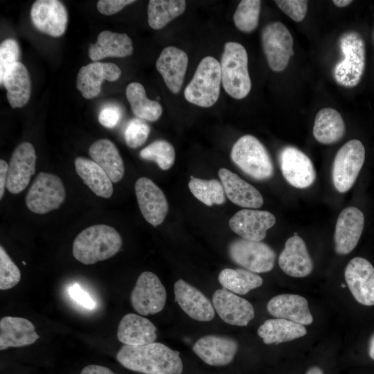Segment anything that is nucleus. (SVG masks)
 I'll list each match as a JSON object with an SVG mask.
<instances>
[{"instance_id":"4","label":"nucleus","mask_w":374,"mask_h":374,"mask_svg":"<svg viewBox=\"0 0 374 374\" xmlns=\"http://www.w3.org/2000/svg\"><path fill=\"white\" fill-rule=\"evenodd\" d=\"M221 82L220 64L213 57L206 56L200 61L186 86L185 98L199 107H211L218 100Z\"/></svg>"},{"instance_id":"34","label":"nucleus","mask_w":374,"mask_h":374,"mask_svg":"<svg viewBox=\"0 0 374 374\" xmlns=\"http://www.w3.org/2000/svg\"><path fill=\"white\" fill-rule=\"evenodd\" d=\"M345 123L341 114L332 108H323L317 114L313 135L322 144L339 141L344 135Z\"/></svg>"},{"instance_id":"1","label":"nucleus","mask_w":374,"mask_h":374,"mask_svg":"<svg viewBox=\"0 0 374 374\" xmlns=\"http://www.w3.org/2000/svg\"><path fill=\"white\" fill-rule=\"evenodd\" d=\"M116 358L125 368L143 374H181L184 368L179 353L160 342L124 345Z\"/></svg>"},{"instance_id":"52","label":"nucleus","mask_w":374,"mask_h":374,"mask_svg":"<svg viewBox=\"0 0 374 374\" xmlns=\"http://www.w3.org/2000/svg\"><path fill=\"white\" fill-rule=\"evenodd\" d=\"M305 374H323V372L319 367L313 366L308 369Z\"/></svg>"},{"instance_id":"9","label":"nucleus","mask_w":374,"mask_h":374,"mask_svg":"<svg viewBox=\"0 0 374 374\" xmlns=\"http://www.w3.org/2000/svg\"><path fill=\"white\" fill-rule=\"evenodd\" d=\"M229 256L235 264L254 273L271 271L276 260L274 251L267 244L239 238L228 247Z\"/></svg>"},{"instance_id":"22","label":"nucleus","mask_w":374,"mask_h":374,"mask_svg":"<svg viewBox=\"0 0 374 374\" xmlns=\"http://www.w3.org/2000/svg\"><path fill=\"white\" fill-rule=\"evenodd\" d=\"M121 74L120 68L115 64L93 62L80 68L76 87L84 98L91 99L100 93L101 84L105 80L116 81Z\"/></svg>"},{"instance_id":"47","label":"nucleus","mask_w":374,"mask_h":374,"mask_svg":"<svg viewBox=\"0 0 374 374\" xmlns=\"http://www.w3.org/2000/svg\"><path fill=\"white\" fill-rule=\"evenodd\" d=\"M69 292L71 298L84 308L93 309L96 306L94 301L78 285L71 286Z\"/></svg>"},{"instance_id":"50","label":"nucleus","mask_w":374,"mask_h":374,"mask_svg":"<svg viewBox=\"0 0 374 374\" xmlns=\"http://www.w3.org/2000/svg\"><path fill=\"white\" fill-rule=\"evenodd\" d=\"M368 354L371 358L374 360V334L372 335L369 341Z\"/></svg>"},{"instance_id":"13","label":"nucleus","mask_w":374,"mask_h":374,"mask_svg":"<svg viewBox=\"0 0 374 374\" xmlns=\"http://www.w3.org/2000/svg\"><path fill=\"white\" fill-rule=\"evenodd\" d=\"M135 194L145 220L154 226L161 224L168 211L163 192L151 179L141 177L135 183Z\"/></svg>"},{"instance_id":"5","label":"nucleus","mask_w":374,"mask_h":374,"mask_svg":"<svg viewBox=\"0 0 374 374\" xmlns=\"http://www.w3.org/2000/svg\"><path fill=\"white\" fill-rule=\"evenodd\" d=\"M231 158L242 172L254 179L265 180L273 176L274 166L267 150L252 135H244L234 143Z\"/></svg>"},{"instance_id":"16","label":"nucleus","mask_w":374,"mask_h":374,"mask_svg":"<svg viewBox=\"0 0 374 374\" xmlns=\"http://www.w3.org/2000/svg\"><path fill=\"white\" fill-rule=\"evenodd\" d=\"M34 26L40 32L52 37H60L66 30L68 13L58 0H37L30 10Z\"/></svg>"},{"instance_id":"40","label":"nucleus","mask_w":374,"mask_h":374,"mask_svg":"<svg viewBox=\"0 0 374 374\" xmlns=\"http://www.w3.org/2000/svg\"><path fill=\"white\" fill-rule=\"evenodd\" d=\"M140 157L145 160L153 161L163 170L172 167L175 160L174 147L164 140H157L140 152Z\"/></svg>"},{"instance_id":"14","label":"nucleus","mask_w":374,"mask_h":374,"mask_svg":"<svg viewBox=\"0 0 374 374\" xmlns=\"http://www.w3.org/2000/svg\"><path fill=\"white\" fill-rule=\"evenodd\" d=\"M345 279L354 298L359 303L374 305V267L362 257L353 258L345 269Z\"/></svg>"},{"instance_id":"43","label":"nucleus","mask_w":374,"mask_h":374,"mask_svg":"<svg viewBox=\"0 0 374 374\" xmlns=\"http://www.w3.org/2000/svg\"><path fill=\"white\" fill-rule=\"evenodd\" d=\"M20 49L17 42L8 38L0 45V80L2 79L8 69L19 62Z\"/></svg>"},{"instance_id":"41","label":"nucleus","mask_w":374,"mask_h":374,"mask_svg":"<svg viewBox=\"0 0 374 374\" xmlns=\"http://www.w3.org/2000/svg\"><path fill=\"white\" fill-rule=\"evenodd\" d=\"M21 279L17 266L11 260L2 245L0 246V289L6 290L15 286Z\"/></svg>"},{"instance_id":"36","label":"nucleus","mask_w":374,"mask_h":374,"mask_svg":"<svg viewBox=\"0 0 374 374\" xmlns=\"http://www.w3.org/2000/svg\"><path fill=\"white\" fill-rule=\"evenodd\" d=\"M224 289L235 294L244 295L262 285V278L256 273L244 269L225 268L218 275Z\"/></svg>"},{"instance_id":"26","label":"nucleus","mask_w":374,"mask_h":374,"mask_svg":"<svg viewBox=\"0 0 374 374\" xmlns=\"http://www.w3.org/2000/svg\"><path fill=\"white\" fill-rule=\"evenodd\" d=\"M267 310L276 318L287 319L303 326L310 325L313 321L308 301L298 294L277 295L269 300Z\"/></svg>"},{"instance_id":"19","label":"nucleus","mask_w":374,"mask_h":374,"mask_svg":"<svg viewBox=\"0 0 374 374\" xmlns=\"http://www.w3.org/2000/svg\"><path fill=\"white\" fill-rule=\"evenodd\" d=\"M364 226V216L357 208L349 206L339 214L334 235L335 249L340 255L350 253L357 246Z\"/></svg>"},{"instance_id":"23","label":"nucleus","mask_w":374,"mask_h":374,"mask_svg":"<svg viewBox=\"0 0 374 374\" xmlns=\"http://www.w3.org/2000/svg\"><path fill=\"white\" fill-rule=\"evenodd\" d=\"M188 62L186 53L175 46L163 48L157 60V69L173 93H179L183 85Z\"/></svg>"},{"instance_id":"51","label":"nucleus","mask_w":374,"mask_h":374,"mask_svg":"<svg viewBox=\"0 0 374 374\" xmlns=\"http://www.w3.org/2000/svg\"><path fill=\"white\" fill-rule=\"evenodd\" d=\"M332 3L337 7L343 8L346 6H348L350 3H352V1L350 0H334L332 1Z\"/></svg>"},{"instance_id":"45","label":"nucleus","mask_w":374,"mask_h":374,"mask_svg":"<svg viewBox=\"0 0 374 374\" xmlns=\"http://www.w3.org/2000/svg\"><path fill=\"white\" fill-rule=\"evenodd\" d=\"M121 118L120 108L115 105H107L104 107L99 115V123L105 127L112 128L117 125Z\"/></svg>"},{"instance_id":"11","label":"nucleus","mask_w":374,"mask_h":374,"mask_svg":"<svg viewBox=\"0 0 374 374\" xmlns=\"http://www.w3.org/2000/svg\"><path fill=\"white\" fill-rule=\"evenodd\" d=\"M166 297L165 287L158 276L146 271L138 277L130 294V302L136 312L146 316L160 312Z\"/></svg>"},{"instance_id":"20","label":"nucleus","mask_w":374,"mask_h":374,"mask_svg":"<svg viewBox=\"0 0 374 374\" xmlns=\"http://www.w3.org/2000/svg\"><path fill=\"white\" fill-rule=\"evenodd\" d=\"M276 223L274 215L266 211L242 209L229 220L231 229L242 238L261 241Z\"/></svg>"},{"instance_id":"32","label":"nucleus","mask_w":374,"mask_h":374,"mask_svg":"<svg viewBox=\"0 0 374 374\" xmlns=\"http://www.w3.org/2000/svg\"><path fill=\"white\" fill-rule=\"evenodd\" d=\"M306 334L303 325L280 318L267 319L258 329V335L266 344L292 341Z\"/></svg>"},{"instance_id":"30","label":"nucleus","mask_w":374,"mask_h":374,"mask_svg":"<svg viewBox=\"0 0 374 374\" xmlns=\"http://www.w3.org/2000/svg\"><path fill=\"white\" fill-rule=\"evenodd\" d=\"M132 42L125 33L103 30L98 36L97 42L89 49V56L93 62L107 57H124L132 55Z\"/></svg>"},{"instance_id":"10","label":"nucleus","mask_w":374,"mask_h":374,"mask_svg":"<svg viewBox=\"0 0 374 374\" xmlns=\"http://www.w3.org/2000/svg\"><path fill=\"white\" fill-rule=\"evenodd\" d=\"M261 39L271 69L283 71L294 54L293 38L288 29L280 21L271 22L262 29Z\"/></svg>"},{"instance_id":"17","label":"nucleus","mask_w":374,"mask_h":374,"mask_svg":"<svg viewBox=\"0 0 374 374\" xmlns=\"http://www.w3.org/2000/svg\"><path fill=\"white\" fill-rule=\"evenodd\" d=\"M238 341L230 337L207 335L193 345V351L206 364L222 366L230 364L238 351Z\"/></svg>"},{"instance_id":"42","label":"nucleus","mask_w":374,"mask_h":374,"mask_svg":"<svg viewBox=\"0 0 374 374\" xmlns=\"http://www.w3.org/2000/svg\"><path fill=\"white\" fill-rule=\"evenodd\" d=\"M149 125L140 118H133L127 125L124 138L131 148H137L145 143L150 134Z\"/></svg>"},{"instance_id":"12","label":"nucleus","mask_w":374,"mask_h":374,"mask_svg":"<svg viewBox=\"0 0 374 374\" xmlns=\"http://www.w3.org/2000/svg\"><path fill=\"white\" fill-rule=\"evenodd\" d=\"M279 163L284 178L295 188H308L316 179V172L311 160L295 147L286 146L281 150Z\"/></svg>"},{"instance_id":"27","label":"nucleus","mask_w":374,"mask_h":374,"mask_svg":"<svg viewBox=\"0 0 374 374\" xmlns=\"http://www.w3.org/2000/svg\"><path fill=\"white\" fill-rule=\"evenodd\" d=\"M39 336L29 320L6 316L0 320V350L22 347L34 344Z\"/></svg>"},{"instance_id":"25","label":"nucleus","mask_w":374,"mask_h":374,"mask_svg":"<svg viewBox=\"0 0 374 374\" xmlns=\"http://www.w3.org/2000/svg\"><path fill=\"white\" fill-rule=\"evenodd\" d=\"M218 175L226 197L233 204L243 208L262 206V196L252 185L226 168L220 169Z\"/></svg>"},{"instance_id":"53","label":"nucleus","mask_w":374,"mask_h":374,"mask_svg":"<svg viewBox=\"0 0 374 374\" xmlns=\"http://www.w3.org/2000/svg\"><path fill=\"white\" fill-rule=\"evenodd\" d=\"M346 285L344 284H341V287H344Z\"/></svg>"},{"instance_id":"3","label":"nucleus","mask_w":374,"mask_h":374,"mask_svg":"<svg viewBox=\"0 0 374 374\" xmlns=\"http://www.w3.org/2000/svg\"><path fill=\"white\" fill-rule=\"evenodd\" d=\"M222 83L226 92L235 99L249 93L251 82L248 71V55L238 42L225 44L220 63Z\"/></svg>"},{"instance_id":"39","label":"nucleus","mask_w":374,"mask_h":374,"mask_svg":"<svg viewBox=\"0 0 374 374\" xmlns=\"http://www.w3.org/2000/svg\"><path fill=\"white\" fill-rule=\"evenodd\" d=\"M260 5L259 0H242L239 3L233 15V21L240 30L250 33L256 29L259 21Z\"/></svg>"},{"instance_id":"35","label":"nucleus","mask_w":374,"mask_h":374,"mask_svg":"<svg viewBox=\"0 0 374 374\" xmlns=\"http://www.w3.org/2000/svg\"><path fill=\"white\" fill-rule=\"evenodd\" d=\"M125 93L132 112L139 118L155 121L160 118L163 112L161 105L157 101L148 98L141 84L131 82L127 85Z\"/></svg>"},{"instance_id":"8","label":"nucleus","mask_w":374,"mask_h":374,"mask_svg":"<svg viewBox=\"0 0 374 374\" xmlns=\"http://www.w3.org/2000/svg\"><path fill=\"white\" fill-rule=\"evenodd\" d=\"M66 191L61 179L55 175L39 172L26 196L28 208L37 214L57 209L64 201Z\"/></svg>"},{"instance_id":"31","label":"nucleus","mask_w":374,"mask_h":374,"mask_svg":"<svg viewBox=\"0 0 374 374\" xmlns=\"http://www.w3.org/2000/svg\"><path fill=\"white\" fill-rule=\"evenodd\" d=\"M89 153L112 182L116 183L123 178L124 163L117 148L110 140L102 139L95 141L89 147Z\"/></svg>"},{"instance_id":"29","label":"nucleus","mask_w":374,"mask_h":374,"mask_svg":"<svg viewBox=\"0 0 374 374\" xmlns=\"http://www.w3.org/2000/svg\"><path fill=\"white\" fill-rule=\"evenodd\" d=\"M1 84L7 90V100L12 108L22 107L29 100L31 82L26 67L20 62L12 65L6 72Z\"/></svg>"},{"instance_id":"28","label":"nucleus","mask_w":374,"mask_h":374,"mask_svg":"<svg viewBox=\"0 0 374 374\" xmlns=\"http://www.w3.org/2000/svg\"><path fill=\"white\" fill-rule=\"evenodd\" d=\"M157 328L148 319L134 313L123 316L119 322L117 338L128 346L151 344L157 339Z\"/></svg>"},{"instance_id":"6","label":"nucleus","mask_w":374,"mask_h":374,"mask_svg":"<svg viewBox=\"0 0 374 374\" xmlns=\"http://www.w3.org/2000/svg\"><path fill=\"white\" fill-rule=\"evenodd\" d=\"M344 58L333 70L336 82L345 87H355L360 81L365 68V44L357 32L344 33L339 39Z\"/></svg>"},{"instance_id":"49","label":"nucleus","mask_w":374,"mask_h":374,"mask_svg":"<svg viewBox=\"0 0 374 374\" xmlns=\"http://www.w3.org/2000/svg\"><path fill=\"white\" fill-rule=\"evenodd\" d=\"M8 164L3 159L0 160V199H1L6 187Z\"/></svg>"},{"instance_id":"24","label":"nucleus","mask_w":374,"mask_h":374,"mask_svg":"<svg viewBox=\"0 0 374 374\" xmlns=\"http://www.w3.org/2000/svg\"><path fill=\"white\" fill-rule=\"evenodd\" d=\"M278 265L286 274L296 278L308 276L313 263L304 240L297 235L290 237L278 258Z\"/></svg>"},{"instance_id":"37","label":"nucleus","mask_w":374,"mask_h":374,"mask_svg":"<svg viewBox=\"0 0 374 374\" xmlns=\"http://www.w3.org/2000/svg\"><path fill=\"white\" fill-rule=\"evenodd\" d=\"M186 3L184 0H150L148 6V21L150 26L158 30L184 13Z\"/></svg>"},{"instance_id":"38","label":"nucleus","mask_w":374,"mask_h":374,"mask_svg":"<svg viewBox=\"0 0 374 374\" xmlns=\"http://www.w3.org/2000/svg\"><path fill=\"white\" fill-rule=\"evenodd\" d=\"M188 188L197 199L207 206L220 205L225 202L223 186L217 179L205 180L190 176Z\"/></svg>"},{"instance_id":"44","label":"nucleus","mask_w":374,"mask_h":374,"mask_svg":"<svg viewBox=\"0 0 374 374\" xmlns=\"http://www.w3.org/2000/svg\"><path fill=\"white\" fill-rule=\"evenodd\" d=\"M279 8L296 22L301 21L305 17L308 1L303 0H277L275 1Z\"/></svg>"},{"instance_id":"33","label":"nucleus","mask_w":374,"mask_h":374,"mask_svg":"<svg viewBox=\"0 0 374 374\" xmlns=\"http://www.w3.org/2000/svg\"><path fill=\"white\" fill-rule=\"evenodd\" d=\"M74 163L77 174L96 195L104 198L112 195V180L95 161L79 157Z\"/></svg>"},{"instance_id":"15","label":"nucleus","mask_w":374,"mask_h":374,"mask_svg":"<svg viewBox=\"0 0 374 374\" xmlns=\"http://www.w3.org/2000/svg\"><path fill=\"white\" fill-rule=\"evenodd\" d=\"M36 154L29 142L20 143L14 150L8 164L6 188L12 194H18L28 185L35 174Z\"/></svg>"},{"instance_id":"18","label":"nucleus","mask_w":374,"mask_h":374,"mask_svg":"<svg viewBox=\"0 0 374 374\" xmlns=\"http://www.w3.org/2000/svg\"><path fill=\"white\" fill-rule=\"evenodd\" d=\"M212 302L219 317L228 324L246 326L254 318L251 303L226 289L217 290L213 294Z\"/></svg>"},{"instance_id":"21","label":"nucleus","mask_w":374,"mask_h":374,"mask_svg":"<svg viewBox=\"0 0 374 374\" xmlns=\"http://www.w3.org/2000/svg\"><path fill=\"white\" fill-rule=\"evenodd\" d=\"M176 302L190 318L199 321H210L215 317V309L209 299L197 288L183 279L174 285Z\"/></svg>"},{"instance_id":"7","label":"nucleus","mask_w":374,"mask_h":374,"mask_svg":"<svg viewBox=\"0 0 374 374\" xmlns=\"http://www.w3.org/2000/svg\"><path fill=\"white\" fill-rule=\"evenodd\" d=\"M365 160V149L362 142L353 139L337 152L332 168V182L339 193H346L355 184Z\"/></svg>"},{"instance_id":"46","label":"nucleus","mask_w":374,"mask_h":374,"mask_svg":"<svg viewBox=\"0 0 374 374\" xmlns=\"http://www.w3.org/2000/svg\"><path fill=\"white\" fill-rule=\"evenodd\" d=\"M134 0H99L96 7L103 15H112L121 11L124 7L134 3Z\"/></svg>"},{"instance_id":"48","label":"nucleus","mask_w":374,"mask_h":374,"mask_svg":"<svg viewBox=\"0 0 374 374\" xmlns=\"http://www.w3.org/2000/svg\"><path fill=\"white\" fill-rule=\"evenodd\" d=\"M80 374H116L109 368L96 364H91L84 367Z\"/></svg>"},{"instance_id":"2","label":"nucleus","mask_w":374,"mask_h":374,"mask_svg":"<svg viewBox=\"0 0 374 374\" xmlns=\"http://www.w3.org/2000/svg\"><path fill=\"white\" fill-rule=\"evenodd\" d=\"M122 246L119 233L107 224H96L82 231L73 243V257L84 265H92L116 255Z\"/></svg>"}]
</instances>
